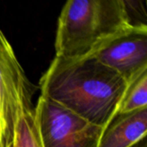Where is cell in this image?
Listing matches in <instances>:
<instances>
[{"instance_id": "9", "label": "cell", "mask_w": 147, "mask_h": 147, "mask_svg": "<svg viewBox=\"0 0 147 147\" xmlns=\"http://www.w3.org/2000/svg\"><path fill=\"white\" fill-rule=\"evenodd\" d=\"M133 147H146V138L143 139L142 140L138 142L135 146H134Z\"/></svg>"}, {"instance_id": "5", "label": "cell", "mask_w": 147, "mask_h": 147, "mask_svg": "<svg viewBox=\"0 0 147 147\" xmlns=\"http://www.w3.org/2000/svg\"><path fill=\"white\" fill-rule=\"evenodd\" d=\"M91 56L130 82L147 69V26L134 27L125 31Z\"/></svg>"}, {"instance_id": "1", "label": "cell", "mask_w": 147, "mask_h": 147, "mask_svg": "<svg viewBox=\"0 0 147 147\" xmlns=\"http://www.w3.org/2000/svg\"><path fill=\"white\" fill-rule=\"evenodd\" d=\"M128 83L94 56L56 57L40 80L42 96L105 128L117 115Z\"/></svg>"}, {"instance_id": "7", "label": "cell", "mask_w": 147, "mask_h": 147, "mask_svg": "<svg viewBox=\"0 0 147 147\" xmlns=\"http://www.w3.org/2000/svg\"><path fill=\"white\" fill-rule=\"evenodd\" d=\"M10 147H43L34 109H22L15 127Z\"/></svg>"}, {"instance_id": "10", "label": "cell", "mask_w": 147, "mask_h": 147, "mask_svg": "<svg viewBox=\"0 0 147 147\" xmlns=\"http://www.w3.org/2000/svg\"><path fill=\"white\" fill-rule=\"evenodd\" d=\"M0 147H2V145H1V136H0Z\"/></svg>"}, {"instance_id": "3", "label": "cell", "mask_w": 147, "mask_h": 147, "mask_svg": "<svg viewBox=\"0 0 147 147\" xmlns=\"http://www.w3.org/2000/svg\"><path fill=\"white\" fill-rule=\"evenodd\" d=\"M34 86L0 30V136L2 147H10L22 109H34Z\"/></svg>"}, {"instance_id": "2", "label": "cell", "mask_w": 147, "mask_h": 147, "mask_svg": "<svg viewBox=\"0 0 147 147\" xmlns=\"http://www.w3.org/2000/svg\"><path fill=\"white\" fill-rule=\"evenodd\" d=\"M125 0H69L57 24L56 57L78 59L96 53L134 28Z\"/></svg>"}, {"instance_id": "4", "label": "cell", "mask_w": 147, "mask_h": 147, "mask_svg": "<svg viewBox=\"0 0 147 147\" xmlns=\"http://www.w3.org/2000/svg\"><path fill=\"white\" fill-rule=\"evenodd\" d=\"M43 147H98L104 128L40 96L34 107Z\"/></svg>"}, {"instance_id": "6", "label": "cell", "mask_w": 147, "mask_h": 147, "mask_svg": "<svg viewBox=\"0 0 147 147\" xmlns=\"http://www.w3.org/2000/svg\"><path fill=\"white\" fill-rule=\"evenodd\" d=\"M147 108L117 114L104 128L98 147H133L146 138Z\"/></svg>"}, {"instance_id": "8", "label": "cell", "mask_w": 147, "mask_h": 147, "mask_svg": "<svg viewBox=\"0 0 147 147\" xmlns=\"http://www.w3.org/2000/svg\"><path fill=\"white\" fill-rule=\"evenodd\" d=\"M147 108V69L128 82L117 114H125Z\"/></svg>"}]
</instances>
